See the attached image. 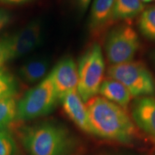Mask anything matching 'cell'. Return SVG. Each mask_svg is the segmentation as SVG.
Returning <instances> with one entry per match:
<instances>
[{
  "label": "cell",
  "mask_w": 155,
  "mask_h": 155,
  "mask_svg": "<svg viewBox=\"0 0 155 155\" xmlns=\"http://www.w3.org/2000/svg\"><path fill=\"white\" fill-rule=\"evenodd\" d=\"M59 100L50 74L23 96L17 104V119L28 121L47 115Z\"/></svg>",
  "instance_id": "cell-4"
},
{
  "label": "cell",
  "mask_w": 155,
  "mask_h": 155,
  "mask_svg": "<svg viewBox=\"0 0 155 155\" xmlns=\"http://www.w3.org/2000/svg\"><path fill=\"white\" fill-rule=\"evenodd\" d=\"M153 59H154V61L155 62V52L154 53V54H153Z\"/></svg>",
  "instance_id": "cell-24"
},
{
  "label": "cell",
  "mask_w": 155,
  "mask_h": 155,
  "mask_svg": "<svg viewBox=\"0 0 155 155\" xmlns=\"http://www.w3.org/2000/svg\"><path fill=\"white\" fill-rule=\"evenodd\" d=\"M22 141L30 155H68L73 146L68 131L53 123L30 128L24 133Z\"/></svg>",
  "instance_id": "cell-2"
},
{
  "label": "cell",
  "mask_w": 155,
  "mask_h": 155,
  "mask_svg": "<svg viewBox=\"0 0 155 155\" xmlns=\"http://www.w3.org/2000/svg\"><path fill=\"white\" fill-rule=\"evenodd\" d=\"M91 0H78V3L80 4V5L83 9H86L88 7L89 4L91 3Z\"/></svg>",
  "instance_id": "cell-22"
},
{
  "label": "cell",
  "mask_w": 155,
  "mask_h": 155,
  "mask_svg": "<svg viewBox=\"0 0 155 155\" xmlns=\"http://www.w3.org/2000/svg\"><path fill=\"white\" fill-rule=\"evenodd\" d=\"M15 151V143L11 135L5 131L0 130V155H12Z\"/></svg>",
  "instance_id": "cell-18"
},
{
  "label": "cell",
  "mask_w": 155,
  "mask_h": 155,
  "mask_svg": "<svg viewBox=\"0 0 155 155\" xmlns=\"http://www.w3.org/2000/svg\"><path fill=\"white\" fill-rule=\"evenodd\" d=\"M140 42L137 32L130 25H119L110 30L105 40V52L111 65L132 61Z\"/></svg>",
  "instance_id": "cell-6"
},
{
  "label": "cell",
  "mask_w": 155,
  "mask_h": 155,
  "mask_svg": "<svg viewBox=\"0 0 155 155\" xmlns=\"http://www.w3.org/2000/svg\"><path fill=\"white\" fill-rule=\"evenodd\" d=\"M139 29L145 38L155 41V5L150 6L141 12Z\"/></svg>",
  "instance_id": "cell-15"
},
{
  "label": "cell",
  "mask_w": 155,
  "mask_h": 155,
  "mask_svg": "<svg viewBox=\"0 0 155 155\" xmlns=\"http://www.w3.org/2000/svg\"><path fill=\"white\" fill-rule=\"evenodd\" d=\"M28 0H0V3L8 4V5H17V4H22Z\"/></svg>",
  "instance_id": "cell-21"
},
{
  "label": "cell",
  "mask_w": 155,
  "mask_h": 155,
  "mask_svg": "<svg viewBox=\"0 0 155 155\" xmlns=\"http://www.w3.org/2000/svg\"><path fill=\"white\" fill-rule=\"evenodd\" d=\"M49 61L45 57H35L25 62L19 69V75L22 81L28 83L38 82L47 73Z\"/></svg>",
  "instance_id": "cell-13"
},
{
  "label": "cell",
  "mask_w": 155,
  "mask_h": 155,
  "mask_svg": "<svg viewBox=\"0 0 155 155\" xmlns=\"http://www.w3.org/2000/svg\"><path fill=\"white\" fill-rule=\"evenodd\" d=\"M17 104L14 97L0 100V130L5 129L17 119Z\"/></svg>",
  "instance_id": "cell-16"
},
{
  "label": "cell",
  "mask_w": 155,
  "mask_h": 155,
  "mask_svg": "<svg viewBox=\"0 0 155 155\" xmlns=\"http://www.w3.org/2000/svg\"><path fill=\"white\" fill-rule=\"evenodd\" d=\"M11 15L5 9H0V30L5 28L10 21Z\"/></svg>",
  "instance_id": "cell-20"
},
{
  "label": "cell",
  "mask_w": 155,
  "mask_h": 155,
  "mask_svg": "<svg viewBox=\"0 0 155 155\" xmlns=\"http://www.w3.org/2000/svg\"><path fill=\"white\" fill-rule=\"evenodd\" d=\"M94 135L122 144L134 139V123L125 109L102 96H94L86 103Z\"/></svg>",
  "instance_id": "cell-1"
},
{
  "label": "cell",
  "mask_w": 155,
  "mask_h": 155,
  "mask_svg": "<svg viewBox=\"0 0 155 155\" xmlns=\"http://www.w3.org/2000/svg\"><path fill=\"white\" fill-rule=\"evenodd\" d=\"M64 111L79 129L85 132L94 134L89 121L86 106L78 94L77 90L68 93L62 98Z\"/></svg>",
  "instance_id": "cell-10"
},
{
  "label": "cell",
  "mask_w": 155,
  "mask_h": 155,
  "mask_svg": "<svg viewBox=\"0 0 155 155\" xmlns=\"http://www.w3.org/2000/svg\"><path fill=\"white\" fill-rule=\"evenodd\" d=\"M155 0H141V2L142 3H150L152 2H154Z\"/></svg>",
  "instance_id": "cell-23"
},
{
  "label": "cell",
  "mask_w": 155,
  "mask_h": 155,
  "mask_svg": "<svg viewBox=\"0 0 155 155\" xmlns=\"http://www.w3.org/2000/svg\"><path fill=\"white\" fill-rule=\"evenodd\" d=\"M104 70L105 62L101 48L95 43L81 56L78 65L77 92L85 104L99 92L104 81Z\"/></svg>",
  "instance_id": "cell-3"
},
{
  "label": "cell",
  "mask_w": 155,
  "mask_h": 155,
  "mask_svg": "<svg viewBox=\"0 0 155 155\" xmlns=\"http://www.w3.org/2000/svg\"><path fill=\"white\" fill-rule=\"evenodd\" d=\"M12 60L11 52L7 38L0 42V71L3 69L5 63Z\"/></svg>",
  "instance_id": "cell-19"
},
{
  "label": "cell",
  "mask_w": 155,
  "mask_h": 155,
  "mask_svg": "<svg viewBox=\"0 0 155 155\" xmlns=\"http://www.w3.org/2000/svg\"><path fill=\"white\" fill-rule=\"evenodd\" d=\"M110 78L124 86L132 97L152 96L155 94V79L141 62L111 65L108 69Z\"/></svg>",
  "instance_id": "cell-5"
},
{
  "label": "cell",
  "mask_w": 155,
  "mask_h": 155,
  "mask_svg": "<svg viewBox=\"0 0 155 155\" xmlns=\"http://www.w3.org/2000/svg\"><path fill=\"white\" fill-rule=\"evenodd\" d=\"M59 100L68 93L77 90L78 84V66L71 58L62 59L50 73Z\"/></svg>",
  "instance_id": "cell-8"
},
{
  "label": "cell",
  "mask_w": 155,
  "mask_h": 155,
  "mask_svg": "<svg viewBox=\"0 0 155 155\" xmlns=\"http://www.w3.org/2000/svg\"><path fill=\"white\" fill-rule=\"evenodd\" d=\"M42 36L40 21H32L17 33L7 38L12 59L23 57L33 51L41 43Z\"/></svg>",
  "instance_id": "cell-7"
},
{
  "label": "cell",
  "mask_w": 155,
  "mask_h": 155,
  "mask_svg": "<svg viewBox=\"0 0 155 155\" xmlns=\"http://www.w3.org/2000/svg\"><path fill=\"white\" fill-rule=\"evenodd\" d=\"M98 93L106 99L117 104L125 110L128 108L132 98L123 84L111 78L103 81Z\"/></svg>",
  "instance_id": "cell-12"
},
{
  "label": "cell",
  "mask_w": 155,
  "mask_h": 155,
  "mask_svg": "<svg viewBox=\"0 0 155 155\" xmlns=\"http://www.w3.org/2000/svg\"><path fill=\"white\" fill-rule=\"evenodd\" d=\"M134 124L155 143V98L144 96L137 98L131 107Z\"/></svg>",
  "instance_id": "cell-9"
},
{
  "label": "cell",
  "mask_w": 155,
  "mask_h": 155,
  "mask_svg": "<svg viewBox=\"0 0 155 155\" xmlns=\"http://www.w3.org/2000/svg\"><path fill=\"white\" fill-rule=\"evenodd\" d=\"M116 0H94L89 26L93 32L98 33L114 22Z\"/></svg>",
  "instance_id": "cell-11"
},
{
  "label": "cell",
  "mask_w": 155,
  "mask_h": 155,
  "mask_svg": "<svg viewBox=\"0 0 155 155\" xmlns=\"http://www.w3.org/2000/svg\"><path fill=\"white\" fill-rule=\"evenodd\" d=\"M17 92V83L10 73L0 71V100L13 97Z\"/></svg>",
  "instance_id": "cell-17"
},
{
  "label": "cell",
  "mask_w": 155,
  "mask_h": 155,
  "mask_svg": "<svg viewBox=\"0 0 155 155\" xmlns=\"http://www.w3.org/2000/svg\"><path fill=\"white\" fill-rule=\"evenodd\" d=\"M144 9V6L141 0H116L114 21L134 18Z\"/></svg>",
  "instance_id": "cell-14"
}]
</instances>
